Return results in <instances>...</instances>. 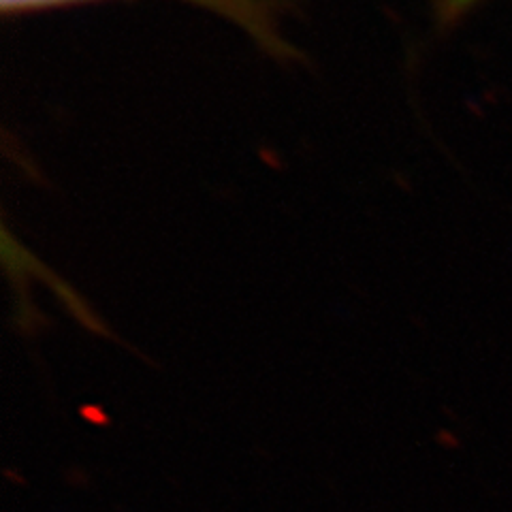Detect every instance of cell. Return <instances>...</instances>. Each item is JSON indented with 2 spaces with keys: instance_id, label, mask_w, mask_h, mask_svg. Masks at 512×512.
Instances as JSON below:
<instances>
[{
  "instance_id": "obj_1",
  "label": "cell",
  "mask_w": 512,
  "mask_h": 512,
  "mask_svg": "<svg viewBox=\"0 0 512 512\" xmlns=\"http://www.w3.org/2000/svg\"><path fill=\"white\" fill-rule=\"evenodd\" d=\"M88 3H96V0H0V7L7 15H22ZM184 3L214 11L231 20L271 54H291V47L286 45L278 30L276 5L271 0H184Z\"/></svg>"
},
{
  "instance_id": "obj_2",
  "label": "cell",
  "mask_w": 512,
  "mask_h": 512,
  "mask_svg": "<svg viewBox=\"0 0 512 512\" xmlns=\"http://www.w3.org/2000/svg\"><path fill=\"white\" fill-rule=\"evenodd\" d=\"M476 3H480V0H442V7L446 18H457V15L466 13Z\"/></svg>"
}]
</instances>
